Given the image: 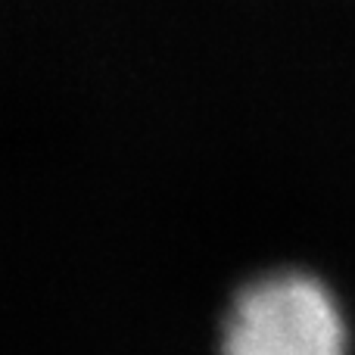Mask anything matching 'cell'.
<instances>
[{
	"instance_id": "obj_1",
	"label": "cell",
	"mask_w": 355,
	"mask_h": 355,
	"mask_svg": "<svg viewBox=\"0 0 355 355\" xmlns=\"http://www.w3.org/2000/svg\"><path fill=\"white\" fill-rule=\"evenodd\" d=\"M218 355H349V327L321 277L275 268L231 296Z\"/></svg>"
}]
</instances>
